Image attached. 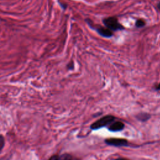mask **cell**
I'll return each instance as SVG.
<instances>
[{
    "label": "cell",
    "mask_w": 160,
    "mask_h": 160,
    "mask_svg": "<svg viewBox=\"0 0 160 160\" xmlns=\"http://www.w3.org/2000/svg\"><path fill=\"white\" fill-rule=\"evenodd\" d=\"M102 22L106 26L112 31H117L124 30V26L120 24L118 19L115 17H108L102 19Z\"/></svg>",
    "instance_id": "1"
},
{
    "label": "cell",
    "mask_w": 160,
    "mask_h": 160,
    "mask_svg": "<svg viewBox=\"0 0 160 160\" xmlns=\"http://www.w3.org/2000/svg\"><path fill=\"white\" fill-rule=\"evenodd\" d=\"M114 119V117L111 115L105 116L101 119L97 120L91 125V129L95 130L101 128L109 124H110Z\"/></svg>",
    "instance_id": "2"
},
{
    "label": "cell",
    "mask_w": 160,
    "mask_h": 160,
    "mask_svg": "<svg viewBox=\"0 0 160 160\" xmlns=\"http://www.w3.org/2000/svg\"><path fill=\"white\" fill-rule=\"evenodd\" d=\"M107 144L114 146H127L128 142L125 139L121 138H109L105 140Z\"/></svg>",
    "instance_id": "3"
},
{
    "label": "cell",
    "mask_w": 160,
    "mask_h": 160,
    "mask_svg": "<svg viewBox=\"0 0 160 160\" xmlns=\"http://www.w3.org/2000/svg\"><path fill=\"white\" fill-rule=\"evenodd\" d=\"M95 29L98 32V33L102 37L111 38L113 36L112 31L106 27L99 26V28H96Z\"/></svg>",
    "instance_id": "4"
},
{
    "label": "cell",
    "mask_w": 160,
    "mask_h": 160,
    "mask_svg": "<svg viewBox=\"0 0 160 160\" xmlns=\"http://www.w3.org/2000/svg\"><path fill=\"white\" fill-rule=\"evenodd\" d=\"M124 128V125L122 122L117 121L111 124L108 127V129L109 131H119L123 129Z\"/></svg>",
    "instance_id": "5"
},
{
    "label": "cell",
    "mask_w": 160,
    "mask_h": 160,
    "mask_svg": "<svg viewBox=\"0 0 160 160\" xmlns=\"http://www.w3.org/2000/svg\"><path fill=\"white\" fill-rule=\"evenodd\" d=\"M58 160H79L75 156H73L69 154L64 153L59 157Z\"/></svg>",
    "instance_id": "6"
},
{
    "label": "cell",
    "mask_w": 160,
    "mask_h": 160,
    "mask_svg": "<svg viewBox=\"0 0 160 160\" xmlns=\"http://www.w3.org/2000/svg\"><path fill=\"white\" fill-rule=\"evenodd\" d=\"M150 118V115L148 113H140L139 114H138L137 116V118L139 120V121H147L148 119H149Z\"/></svg>",
    "instance_id": "7"
},
{
    "label": "cell",
    "mask_w": 160,
    "mask_h": 160,
    "mask_svg": "<svg viewBox=\"0 0 160 160\" xmlns=\"http://www.w3.org/2000/svg\"><path fill=\"white\" fill-rule=\"evenodd\" d=\"M146 25V22L143 19H138L136 22H135V26L136 28H142L144 27V26Z\"/></svg>",
    "instance_id": "8"
},
{
    "label": "cell",
    "mask_w": 160,
    "mask_h": 160,
    "mask_svg": "<svg viewBox=\"0 0 160 160\" xmlns=\"http://www.w3.org/2000/svg\"><path fill=\"white\" fill-rule=\"evenodd\" d=\"M5 145V139L2 134H0V153L3 149Z\"/></svg>",
    "instance_id": "9"
},
{
    "label": "cell",
    "mask_w": 160,
    "mask_h": 160,
    "mask_svg": "<svg viewBox=\"0 0 160 160\" xmlns=\"http://www.w3.org/2000/svg\"><path fill=\"white\" fill-rule=\"evenodd\" d=\"M59 156H58L57 154H54L52 156H51L48 160H58L59 159Z\"/></svg>",
    "instance_id": "10"
},
{
    "label": "cell",
    "mask_w": 160,
    "mask_h": 160,
    "mask_svg": "<svg viewBox=\"0 0 160 160\" xmlns=\"http://www.w3.org/2000/svg\"><path fill=\"white\" fill-rule=\"evenodd\" d=\"M67 67H68V69H69V70H71V69H73V68H74V66H73V62H70L69 64H68V66H67Z\"/></svg>",
    "instance_id": "11"
},
{
    "label": "cell",
    "mask_w": 160,
    "mask_h": 160,
    "mask_svg": "<svg viewBox=\"0 0 160 160\" xmlns=\"http://www.w3.org/2000/svg\"><path fill=\"white\" fill-rule=\"evenodd\" d=\"M156 90H160V82H159V84L156 87Z\"/></svg>",
    "instance_id": "12"
},
{
    "label": "cell",
    "mask_w": 160,
    "mask_h": 160,
    "mask_svg": "<svg viewBox=\"0 0 160 160\" xmlns=\"http://www.w3.org/2000/svg\"><path fill=\"white\" fill-rule=\"evenodd\" d=\"M157 7H158V9L160 11V1L158 3V4H157Z\"/></svg>",
    "instance_id": "13"
},
{
    "label": "cell",
    "mask_w": 160,
    "mask_h": 160,
    "mask_svg": "<svg viewBox=\"0 0 160 160\" xmlns=\"http://www.w3.org/2000/svg\"><path fill=\"white\" fill-rule=\"evenodd\" d=\"M118 160H125V159H118Z\"/></svg>",
    "instance_id": "14"
}]
</instances>
